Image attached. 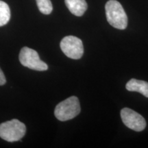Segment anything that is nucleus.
I'll list each match as a JSON object with an SVG mask.
<instances>
[{"mask_svg": "<svg viewBox=\"0 0 148 148\" xmlns=\"http://www.w3.org/2000/svg\"><path fill=\"white\" fill-rule=\"evenodd\" d=\"M10 18V10L8 5L3 1H0V26L8 23Z\"/></svg>", "mask_w": 148, "mask_h": 148, "instance_id": "obj_9", "label": "nucleus"}, {"mask_svg": "<svg viewBox=\"0 0 148 148\" xmlns=\"http://www.w3.org/2000/svg\"><path fill=\"white\" fill-rule=\"evenodd\" d=\"M5 82H6V80H5V75L3 73L2 70H1V68H0V86L5 84Z\"/></svg>", "mask_w": 148, "mask_h": 148, "instance_id": "obj_11", "label": "nucleus"}, {"mask_svg": "<svg viewBox=\"0 0 148 148\" xmlns=\"http://www.w3.org/2000/svg\"><path fill=\"white\" fill-rule=\"evenodd\" d=\"M26 132L25 124L18 119H12L0 124V137L8 142L21 140Z\"/></svg>", "mask_w": 148, "mask_h": 148, "instance_id": "obj_3", "label": "nucleus"}, {"mask_svg": "<svg viewBox=\"0 0 148 148\" xmlns=\"http://www.w3.org/2000/svg\"><path fill=\"white\" fill-rule=\"evenodd\" d=\"M107 21L112 27L125 29L127 25V16L121 3L116 0H109L105 6Z\"/></svg>", "mask_w": 148, "mask_h": 148, "instance_id": "obj_1", "label": "nucleus"}, {"mask_svg": "<svg viewBox=\"0 0 148 148\" xmlns=\"http://www.w3.org/2000/svg\"><path fill=\"white\" fill-rule=\"evenodd\" d=\"M19 61L22 65L36 71H46L48 69L47 64L40 60L38 53L27 47H24L21 49Z\"/></svg>", "mask_w": 148, "mask_h": 148, "instance_id": "obj_4", "label": "nucleus"}, {"mask_svg": "<svg viewBox=\"0 0 148 148\" xmlns=\"http://www.w3.org/2000/svg\"><path fill=\"white\" fill-rule=\"evenodd\" d=\"M64 2L70 12L77 16H82L88 8L85 0H64Z\"/></svg>", "mask_w": 148, "mask_h": 148, "instance_id": "obj_7", "label": "nucleus"}, {"mask_svg": "<svg viewBox=\"0 0 148 148\" xmlns=\"http://www.w3.org/2000/svg\"><path fill=\"white\" fill-rule=\"evenodd\" d=\"M121 117L123 123L130 129L136 132H140L145 128L146 121L145 119L132 109L128 108L122 109Z\"/></svg>", "mask_w": 148, "mask_h": 148, "instance_id": "obj_6", "label": "nucleus"}, {"mask_svg": "<svg viewBox=\"0 0 148 148\" xmlns=\"http://www.w3.org/2000/svg\"><path fill=\"white\" fill-rule=\"evenodd\" d=\"M60 48L66 56L71 59H79L84 53L82 41L74 36H67L60 42Z\"/></svg>", "mask_w": 148, "mask_h": 148, "instance_id": "obj_5", "label": "nucleus"}, {"mask_svg": "<svg viewBox=\"0 0 148 148\" xmlns=\"http://www.w3.org/2000/svg\"><path fill=\"white\" fill-rule=\"evenodd\" d=\"M125 88L129 91H136L148 97V82L139 79H131L125 85Z\"/></svg>", "mask_w": 148, "mask_h": 148, "instance_id": "obj_8", "label": "nucleus"}, {"mask_svg": "<svg viewBox=\"0 0 148 148\" xmlns=\"http://www.w3.org/2000/svg\"><path fill=\"white\" fill-rule=\"evenodd\" d=\"M40 12L44 14H49L52 12L53 6L50 0H36Z\"/></svg>", "mask_w": 148, "mask_h": 148, "instance_id": "obj_10", "label": "nucleus"}, {"mask_svg": "<svg viewBox=\"0 0 148 148\" xmlns=\"http://www.w3.org/2000/svg\"><path fill=\"white\" fill-rule=\"evenodd\" d=\"M80 110L78 98L75 96H71L57 105L54 110V114L58 120L65 121L73 119L78 115Z\"/></svg>", "mask_w": 148, "mask_h": 148, "instance_id": "obj_2", "label": "nucleus"}]
</instances>
